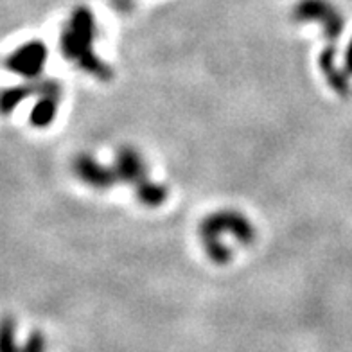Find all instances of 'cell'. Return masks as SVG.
<instances>
[{"label":"cell","instance_id":"obj_1","mask_svg":"<svg viewBox=\"0 0 352 352\" xmlns=\"http://www.w3.org/2000/svg\"><path fill=\"white\" fill-rule=\"evenodd\" d=\"M98 40V23L87 8H79L72 13L67 25L61 31L60 49L67 61H72L78 69L98 79H110L111 69L94 51Z\"/></svg>","mask_w":352,"mask_h":352},{"label":"cell","instance_id":"obj_2","mask_svg":"<svg viewBox=\"0 0 352 352\" xmlns=\"http://www.w3.org/2000/svg\"><path fill=\"white\" fill-rule=\"evenodd\" d=\"M198 234L199 239H201V246L219 241L223 234L234 237L237 245L250 246L255 241L257 230H255L254 223L243 212L236 209H223L209 214L204 221L199 223Z\"/></svg>","mask_w":352,"mask_h":352},{"label":"cell","instance_id":"obj_3","mask_svg":"<svg viewBox=\"0 0 352 352\" xmlns=\"http://www.w3.org/2000/svg\"><path fill=\"white\" fill-rule=\"evenodd\" d=\"M49 49L40 40H29L6 56L4 69L22 81L40 79L45 69Z\"/></svg>","mask_w":352,"mask_h":352},{"label":"cell","instance_id":"obj_4","mask_svg":"<svg viewBox=\"0 0 352 352\" xmlns=\"http://www.w3.org/2000/svg\"><path fill=\"white\" fill-rule=\"evenodd\" d=\"M293 19L297 22H318L329 40H336L345 29V19L325 0H304L293 11Z\"/></svg>","mask_w":352,"mask_h":352},{"label":"cell","instance_id":"obj_5","mask_svg":"<svg viewBox=\"0 0 352 352\" xmlns=\"http://www.w3.org/2000/svg\"><path fill=\"white\" fill-rule=\"evenodd\" d=\"M61 101V87L54 79H40L38 87L36 101H34L31 113H29V122L33 128L45 130L54 122L58 116V108Z\"/></svg>","mask_w":352,"mask_h":352},{"label":"cell","instance_id":"obj_6","mask_svg":"<svg viewBox=\"0 0 352 352\" xmlns=\"http://www.w3.org/2000/svg\"><path fill=\"white\" fill-rule=\"evenodd\" d=\"M72 171L85 186L96 190H107L119 182L113 167L102 166L101 162H98V158L90 153L78 155L72 162Z\"/></svg>","mask_w":352,"mask_h":352},{"label":"cell","instance_id":"obj_7","mask_svg":"<svg viewBox=\"0 0 352 352\" xmlns=\"http://www.w3.org/2000/svg\"><path fill=\"white\" fill-rule=\"evenodd\" d=\"M111 167L116 171L117 180L131 184L133 187L140 186L142 182L149 178L148 164L144 160V155L131 146H122V148L117 149L116 160H113Z\"/></svg>","mask_w":352,"mask_h":352},{"label":"cell","instance_id":"obj_8","mask_svg":"<svg viewBox=\"0 0 352 352\" xmlns=\"http://www.w3.org/2000/svg\"><path fill=\"white\" fill-rule=\"evenodd\" d=\"M318 65L322 74H324L325 81L333 88L334 92L338 94L340 98H347L351 94V83H349V78L351 76L345 72L343 69L336 67V52H334V45L325 47L322 54L318 56Z\"/></svg>","mask_w":352,"mask_h":352},{"label":"cell","instance_id":"obj_9","mask_svg":"<svg viewBox=\"0 0 352 352\" xmlns=\"http://www.w3.org/2000/svg\"><path fill=\"white\" fill-rule=\"evenodd\" d=\"M38 87H40V79L2 88L0 90V116H10L23 101H28L29 98H36Z\"/></svg>","mask_w":352,"mask_h":352},{"label":"cell","instance_id":"obj_10","mask_svg":"<svg viewBox=\"0 0 352 352\" xmlns=\"http://www.w3.org/2000/svg\"><path fill=\"white\" fill-rule=\"evenodd\" d=\"M135 196L144 207L155 209V207H160L167 199V187L162 186V184H157V182H151L148 178L140 186L135 187Z\"/></svg>","mask_w":352,"mask_h":352},{"label":"cell","instance_id":"obj_11","mask_svg":"<svg viewBox=\"0 0 352 352\" xmlns=\"http://www.w3.org/2000/svg\"><path fill=\"white\" fill-rule=\"evenodd\" d=\"M0 352H20L16 343V320L13 316L0 318Z\"/></svg>","mask_w":352,"mask_h":352},{"label":"cell","instance_id":"obj_12","mask_svg":"<svg viewBox=\"0 0 352 352\" xmlns=\"http://www.w3.org/2000/svg\"><path fill=\"white\" fill-rule=\"evenodd\" d=\"M20 352H47V340L43 336V333L33 331L28 336L25 343L20 347Z\"/></svg>","mask_w":352,"mask_h":352},{"label":"cell","instance_id":"obj_13","mask_svg":"<svg viewBox=\"0 0 352 352\" xmlns=\"http://www.w3.org/2000/svg\"><path fill=\"white\" fill-rule=\"evenodd\" d=\"M343 70L349 76H352V38L351 42H349L347 49H345V54H343Z\"/></svg>","mask_w":352,"mask_h":352}]
</instances>
